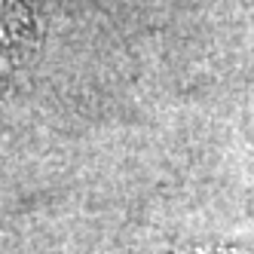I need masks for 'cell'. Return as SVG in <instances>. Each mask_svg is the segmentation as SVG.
Here are the masks:
<instances>
[{
	"instance_id": "cell-1",
	"label": "cell",
	"mask_w": 254,
	"mask_h": 254,
	"mask_svg": "<svg viewBox=\"0 0 254 254\" xmlns=\"http://www.w3.org/2000/svg\"><path fill=\"white\" fill-rule=\"evenodd\" d=\"M22 22H25V0H0V52L9 40L19 37Z\"/></svg>"
}]
</instances>
